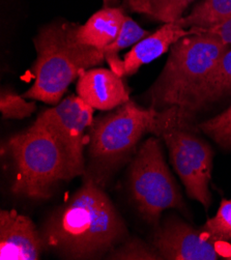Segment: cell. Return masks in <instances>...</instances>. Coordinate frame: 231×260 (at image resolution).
Returning <instances> with one entry per match:
<instances>
[{
  "mask_svg": "<svg viewBox=\"0 0 231 260\" xmlns=\"http://www.w3.org/2000/svg\"><path fill=\"white\" fill-rule=\"evenodd\" d=\"M125 236L122 218L93 176L50 215L42 230L46 249L64 259H98Z\"/></svg>",
  "mask_w": 231,
  "mask_h": 260,
  "instance_id": "obj_1",
  "label": "cell"
},
{
  "mask_svg": "<svg viewBox=\"0 0 231 260\" xmlns=\"http://www.w3.org/2000/svg\"><path fill=\"white\" fill-rule=\"evenodd\" d=\"M77 27V24L65 22L40 30L35 39L38 54L32 67L35 83L24 98L55 105L73 81L105 60L104 51L78 41Z\"/></svg>",
  "mask_w": 231,
  "mask_h": 260,
  "instance_id": "obj_2",
  "label": "cell"
},
{
  "mask_svg": "<svg viewBox=\"0 0 231 260\" xmlns=\"http://www.w3.org/2000/svg\"><path fill=\"white\" fill-rule=\"evenodd\" d=\"M3 150L12 159V192L19 196L47 199L59 181L79 175L62 145L37 121L12 136Z\"/></svg>",
  "mask_w": 231,
  "mask_h": 260,
  "instance_id": "obj_3",
  "label": "cell"
},
{
  "mask_svg": "<svg viewBox=\"0 0 231 260\" xmlns=\"http://www.w3.org/2000/svg\"><path fill=\"white\" fill-rule=\"evenodd\" d=\"M230 44L217 37L192 34L172 45L166 64L148 90L150 107H182L189 94L214 70Z\"/></svg>",
  "mask_w": 231,
  "mask_h": 260,
  "instance_id": "obj_4",
  "label": "cell"
},
{
  "mask_svg": "<svg viewBox=\"0 0 231 260\" xmlns=\"http://www.w3.org/2000/svg\"><path fill=\"white\" fill-rule=\"evenodd\" d=\"M194 115L178 106L159 110L151 134L164 139L170 162L181 177L188 196L208 210L212 196L210 183L214 152L211 146L197 135Z\"/></svg>",
  "mask_w": 231,
  "mask_h": 260,
  "instance_id": "obj_5",
  "label": "cell"
},
{
  "mask_svg": "<svg viewBox=\"0 0 231 260\" xmlns=\"http://www.w3.org/2000/svg\"><path fill=\"white\" fill-rule=\"evenodd\" d=\"M158 111L152 107L142 108L130 100L114 112L92 122L88 151L96 171H100L98 177L113 171L130 157L141 137L151 132Z\"/></svg>",
  "mask_w": 231,
  "mask_h": 260,
  "instance_id": "obj_6",
  "label": "cell"
},
{
  "mask_svg": "<svg viewBox=\"0 0 231 260\" xmlns=\"http://www.w3.org/2000/svg\"><path fill=\"white\" fill-rule=\"evenodd\" d=\"M130 189L139 213L151 224L158 225L162 213L168 209H185L158 138H148L133 159Z\"/></svg>",
  "mask_w": 231,
  "mask_h": 260,
  "instance_id": "obj_7",
  "label": "cell"
},
{
  "mask_svg": "<svg viewBox=\"0 0 231 260\" xmlns=\"http://www.w3.org/2000/svg\"><path fill=\"white\" fill-rule=\"evenodd\" d=\"M62 145L79 175L84 173V135L93 122V108L79 95H70L36 119Z\"/></svg>",
  "mask_w": 231,
  "mask_h": 260,
  "instance_id": "obj_8",
  "label": "cell"
},
{
  "mask_svg": "<svg viewBox=\"0 0 231 260\" xmlns=\"http://www.w3.org/2000/svg\"><path fill=\"white\" fill-rule=\"evenodd\" d=\"M152 246L162 259L168 260H217L219 254L214 244L199 231L170 216L158 226Z\"/></svg>",
  "mask_w": 231,
  "mask_h": 260,
  "instance_id": "obj_9",
  "label": "cell"
},
{
  "mask_svg": "<svg viewBox=\"0 0 231 260\" xmlns=\"http://www.w3.org/2000/svg\"><path fill=\"white\" fill-rule=\"evenodd\" d=\"M46 249L34 222L16 211H0V259L39 260Z\"/></svg>",
  "mask_w": 231,
  "mask_h": 260,
  "instance_id": "obj_10",
  "label": "cell"
},
{
  "mask_svg": "<svg viewBox=\"0 0 231 260\" xmlns=\"http://www.w3.org/2000/svg\"><path fill=\"white\" fill-rule=\"evenodd\" d=\"M77 93L93 109L112 110L130 101L122 77L107 69H89L77 82Z\"/></svg>",
  "mask_w": 231,
  "mask_h": 260,
  "instance_id": "obj_11",
  "label": "cell"
},
{
  "mask_svg": "<svg viewBox=\"0 0 231 260\" xmlns=\"http://www.w3.org/2000/svg\"><path fill=\"white\" fill-rule=\"evenodd\" d=\"M187 36H190V30H186L177 22L164 24L156 32L138 42L124 55V76L134 75L142 66L163 55L173 44Z\"/></svg>",
  "mask_w": 231,
  "mask_h": 260,
  "instance_id": "obj_12",
  "label": "cell"
},
{
  "mask_svg": "<svg viewBox=\"0 0 231 260\" xmlns=\"http://www.w3.org/2000/svg\"><path fill=\"white\" fill-rule=\"evenodd\" d=\"M231 94V48L221 57L214 70L189 94L183 108L190 114Z\"/></svg>",
  "mask_w": 231,
  "mask_h": 260,
  "instance_id": "obj_13",
  "label": "cell"
},
{
  "mask_svg": "<svg viewBox=\"0 0 231 260\" xmlns=\"http://www.w3.org/2000/svg\"><path fill=\"white\" fill-rule=\"evenodd\" d=\"M124 17L120 9H102L93 14L85 24L78 25L76 37L84 45L104 50L117 38Z\"/></svg>",
  "mask_w": 231,
  "mask_h": 260,
  "instance_id": "obj_14",
  "label": "cell"
},
{
  "mask_svg": "<svg viewBox=\"0 0 231 260\" xmlns=\"http://www.w3.org/2000/svg\"><path fill=\"white\" fill-rule=\"evenodd\" d=\"M230 19L231 0H201L188 16L176 22L184 28H211Z\"/></svg>",
  "mask_w": 231,
  "mask_h": 260,
  "instance_id": "obj_15",
  "label": "cell"
},
{
  "mask_svg": "<svg viewBox=\"0 0 231 260\" xmlns=\"http://www.w3.org/2000/svg\"><path fill=\"white\" fill-rule=\"evenodd\" d=\"M193 2L194 0H124V5L134 13L166 24L181 20Z\"/></svg>",
  "mask_w": 231,
  "mask_h": 260,
  "instance_id": "obj_16",
  "label": "cell"
},
{
  "mask_svg": "<svg viewBox=\"0 0 231 260\" xmlns=\"http://www.w3.org/2000/svg\"><path fill=\"white\" fill-rule=\"evenodd\" d=\"M149 35L148 31L144 30L139 24H137L132 18L124 17L121 29L113 43L108 45L104 50L105 60L111 68V70L118 76H124L123 60L118 56V52L124 48L136 45L138 42L143 40Z\"/></svg>",
  "mask_w": 231,
  "mask_h": 260,
  "instance_id": "obj_17",
  "label": "cell"
},
{
  "mask_svg": "<svg viewBox=\"0 0 231 260\" xmlns=\"http://www.w3.org/2000/svg\"><path fill=\"white\" fill-rule=\"evenodd\" d=\"M198 127L221 147L231 150V106L214 118L201 122Z\"/></svg>",
  "mask_w": 231,
  "mask_h": 260,
  "instance_id": "obj_18",
  "label": "cell"
},
{
  "mask_svg": "<svg viewBox=\"0 0 231 260\" xmlns=\"http://www.w3.org/2000/svg\"><path fill=\"white\" fill-rule=\"evenodd\" d=\"M205 235L213 241L231 240V199H223L216 216L203 225Z\"/></svg>",
  "mask_w": 231,
  "mask_h": 260,
  "instance_id": "obj_19",
  "label": "cell"
},
{
  "mask_svg": "<svg viewBox=\"0 0 231 260\" xmlns=\"http://www.w3.org/2000/svg\"><path fill=\"white\" fill-rule=\"evenodd\" d=\"M37 109L36 103L25 101L24 96L11 90H2L0 111L6 119H23L30 116Z\"/></svg>",
  "mask_w": 231,
  "mask_h": 260,
  "instance_id": "obj_20",
  "label": "cell"
},
{
  "mask_svg": "<svg viewBox=\"0 0 231 260\" xmlns=\"http://www.w3.org/2000/svg\"><path fill=\"white\" fill-rule=\"evenodd\" d=\"M108 259L121 260H159L162 259L157 250L144 242L133 239L114 248L107 256Z\"/></svg>",
  "mask_w": 231,
  "mask_h": 260,
  "instance_id": "obj_21",
  "label": "cell"
},
{
  "mask_svg": "<svg viewBox=\"0 0 231 260\" xmlns=\"http://www.w3.org/2000/svg\"><path fill=\"white\" fill-rule=\"evenodd\" d=\"M192 34L210 35L231 45V19L211 28H191L190 35Z\"/></svg>",
  "mask_w": 231,
  "mask_h": 260,
  "instance_id": "obj_22",
  "label": "cell"
},
{
  "mask_svg": "<svg viewBox=\"0 0 231 260\" xmlns=\"http://www.w3.org/2000/svg\"><path fill=\"white\" fill-rule=\"evenodd\" d=\"M230 259H231V255H230Z\"/></svg>",
  "mask_w": 231,
  "mask_h": 260,
  "instance_id": "obj_23",
  "label": "cell"
}]
</instances>
